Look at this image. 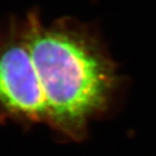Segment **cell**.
<instances>
[{
	"label": "cell",
	"mask_w": 156,
	"mask_h": 156,
	"mask_svg": "<svg viewBox=\"0 0 156 156\" xmlns=\"http://www.w3.org/2000/svg\"><path fill=\"white\" fill-rule=\"evenodd\" d=\"M47 106V122L79 138L107 110L117 88L114 63L85 27L58 21L46 26L37 15L23 28Z\"/></svg>",
	"instance_id": "obj_1"
},
{
	"label": "cell",
	"mask_w": 156,
	"mask_h": 156,
	"mask_svg": "<svg viewBox=\"0 0 156 156\" xmlns=\"http://www.w3.org/2000/svg\"><path fill=\"white\" fill-rule=\"evenodd\" d=\"M0 107L30 120H46L47 106L23 32L0 42Z\"/></svg>",
	"instance_id": "obj_2"
}]
</instances>
